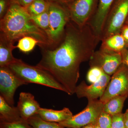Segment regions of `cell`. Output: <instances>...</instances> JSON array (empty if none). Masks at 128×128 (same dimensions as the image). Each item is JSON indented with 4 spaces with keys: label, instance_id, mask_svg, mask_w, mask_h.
Segmentation results:
<instances>
[{
    "label": "cell",
    "instance_id": "cell-21",
    "mask_svg": "<svg viewBox=\"0 0 128 128\" xmlns=\"http://www.w3.org/2000/svg\"><path fill=\"white\" fill-rule=\"evenodd\" d=\"M48 3L45 0H34L26 9L31 16L39 15L48 9Z\"/></svg>",
    "mask_w": 128,
    "mask_h": 128
},
{
    "label": "cell",
    "instance_id": "cell-35",
    "mask_svg": "<svg viewBox=\"0 0 128 128\" xmlns=\"http://www.w3.org/2000/svg\"><path fill=\"white\" fill-rule=\"evenodd\" d=\"M124 24H128V16H127V18H126V21H125V23H124Z\"/></svg>",
    "mask_w": 128,
    "mask_h": 128
},
{
    "label": "cell",
    "instance_id": "cell-12",
    "mask_svg": "<svg viewBox=\"0 0 128 128\" xmlns=\"http://www.w3.org/2000/svg\"><path fill=\"white\" fill-rule=\"evenodd\" d=\"M17 107L21 118L26 121L33 116L38 114L41 108L34 96L31 93L26 92L20 93Z\"/></svg>",
    "mask_w": 128,
    "mask_h": 128
},
{
    "label": "cell",
    "instance_id": "cell-22",
    "mask_svg": "<svg viewBox=\"0 0 128 128\" xmlns=\"http://www.w3.org/2000/svg\"><path fill=\"white\" fill-rule=\"evenodd\" d=\"M30 16L31 19L33 22L46 33L49 26V16L48 8L46 11L39 15H30Z\"/></svg>",
    "mask_w": 128,
    "mask_h": 128
},
{
    "label": "cell",
    "instance_id": "cell-17",
    "mask_svg": "<svg viewBox=\"0 0 128 128\" xmlns=\"http://www.w3.org/2000/svg\"><path fill=\"white\" fill-rule=\"evenodd\" d=\"M101 48L116 52L121 53L128 44L121 34L112 35L102 40Z\"/></svg>",
    "mask_w": 128,
    "mask_h": 128
},
{
    "label": "cell",
    "instance_id": "cell-9",
    "mask_svg": "<svg viewBox=\"0 0 128 128\" xmlns=\"http://www.w3.org/2000/svg\"><path fill=\"white\" fill-rule=\"evenodd\" d=\"M122 64L121 53L101 48L94 51L89 60L90 67H98L110 76L113 74Z\"/></svg>",
    "mask_w": 128,
    "mask_h": 128
},
{
    "label": "cell",
    "instance_id": "cell-31",
    "mask_svg": "<svg viewBox=\"0 0 128 128\" xmlns=\"http://www.w3.org/2000/svg\"><path fill=\"white\" fill-rule=\"evenodd\" d=\"M124 128H128V108L124 114Z\"/></svg>",
    "mask_w": 128,
    "mask_h": 128
},
{
    "label": "cell",
    "instance_id": "cell-10",
    "mask_svg": "<svg viewBox=\"0 0 128 128\" xmlns=\"http://www.w3.org/2000/svg\"><path fill=\"white\" fill-rule=\"evenodd\" d=\"M28 84L16 75L8 66L0 67V96L9 105L14 106V95L19 86Z\"/></svg>",
    "mask_w": 128,
    "mask_h": 128
},
{
    "label": "cell",
    "instance_id": "cell-20",
    "mask_svg": "<svg viewBox=\"0 0 128 128\" xmlns=\"http://www.w3.org/2000/svg\"><path fill=\"white\" fill-rule=\"evenodd\" d=\"M27 121L33 128H65L58 123L44 121L38 114L31 117Z\"/></svg>",
    "mask_w": 128,
    "mask_h": 128
},
{
    "label": "cell",
    "instance_id": "cell-28",
    "mask_svg": "<svg viewBox=\"0 0 128 128\" xmlns=\"http://www.w3.org/2000/svg\"><path fill=\"white\" fill-rule=\"evenodd\" d=\"M122 63L128 66V45L121 52Z\"/></svg>",
    "mask_w": 128,
    "mask_h": 128
},
{
    "label": "cell",
    "instance_id": "cell-18",
    "mask_svg": "<svg viewBox=\"0 0 128 128\" xmlns=\"http://www.w3.org/2000/svg\"><path fill=\"white\" fill-rule=\"evenodd\" d=\"M128 95L114 96L104 104L103 112L111 116L122 113L124 102Z\"/></svg>",
    "mask_w": 128,
    "mask_h": 128
},
{
    "label": "cell",
    "instance_id": "cell-29",
    "mask_svg": "<svg viewBox=\"0 0 128 128\" xmlns=\"http://www.w3.org/2000/svg\"><path fill=\"white\" fill-rule=\"evenodd\" d=\"M7 6V2L6 0H0V19L6 14V10Z\"/></svg>",
    "mask_w": 128,
    "mask_h": 128
},
{
    "label": "cell",
    "instance_id": "cell-15",
    "mask_svg": "<svg viewBox=\"0 0 128 128\" xmlns=\"http://www.w3.org/2000/svg\"><path fill=\"white\" fill-rule=\"evenodd\" d=\"M14 44L0 34V67L8 66L16 61L12 51L16 48Z\"/></svg>",
    "mask_w": 128,
    "mask_h": 128
},
{
    "label": "cell",
    "instance_id": "cell-5",
    "mask_svg": "<svg viewBox=\"0 0 128 128\" xmlns=\"http://www.w3.org/2000/svg\"><path fill=\"white\" fill-rule=\"evenodd\" d=\"M128 15V0H115L105 18L101 41L113 34L120 33Z\"/></svg>",
    "mask_w": 128,
    "mask_h": 128
},
{
    "label": "cell",
    "instance_id": "cell-16",
    "mask_svg": "<svg viewBox=\"0 0 128 128\" xmlns=\"http://www.w3.org/2000/svg\"><path fill=\"white\" fill-rule=\"evenodd\" d=\"M22 119L17 107L9 105L0 96V120L3 122H15Z\"/></svg>",
    "mask_w": 128,
    "mask_h": 128
},
{
    "label": "cell",
    "instance_id": "cell-34",
    "mask_svg": "<svg viewBox=\"0 0 128 128\" xmlns=\"http://www.w3.org/2000/svg\"><path fill=\"white\" fill-rule=\"evenodd\" d=\"M95 128H100V126H98V124H97V122L96 123V124H95Z\"/></svg>",
    "mask_w": 128,
    "mask_h": 128
},
{
    "label": "cell",
    "instance_id": "cell-24",
    "mask_svg": "<svg viewBox=\"0 0 128 128\" xmlns=\"http://www.w3.org/2000/svg\"><path fill=\"white\" fill-rule=\"evenodd\" d=\"M97 122L101 128H112V116L103 111L98 117Z\"/></svg>",
    "mask_w": 128,
    "mask_h": 128
},
{
    "label": "cell",
    "instance_id": "cell-6",
    "mask_svg": "<svg viewBox=\"0 0 128 128\" xmlns=\"http://www.w3.org/2000/svg\"><path fill=\"white\" fill-rule=\"evenodd\" d=\"M104 104L100 100H88L86 107L78 114L59 123L64 128H81L91 124H95L103 111Z\"/></svg>",
    "mask_w": 128,
    "mask_h": 128
},
{
    "label": "cell",
    "instance_id": "cell-30",
    "mask_svg": "<svg viewBox=\"0 0 128 128\" xmlns=\"http://www.w3.org/2000/svg\"><path fill=\"white\" fill-rule=\"evenodd\" d=\"M34 0H15L14 1L17 2L21 6L26 8Z\"/></svg>",
    "mask_w": 128,
    "mask_h": 128
},
{
    "label": "cell",
    "instance_id": "cell-26",
    "mask_svg": "<svg viewBox=\"0 0 128 128\" xmlns=\"http://www.w3.org/2000/svg\"><path fill=\"white\" fill-rule=\"evenodd\" d=\"M112 128H125L122 113L112 116Z\"/></svg>",
    "mask_w": 128,
    "mask_h": 128
},
{
    "label": "cell",
    "instance_id": "cell-32",
    "mask_svg": "<svg viewBox=\"0 0 128 128\" xmlns=\"http://www.w3.org/2000/svg\"><path fill=\"white\" fill-rule=\"evenodd\" d=\"M95 124H88V125H86V126H84V127L81 128H95Z\"/></svg>",
    "mask_w": 128,
    "mask_h": 128
},
{
    "label": "cell",
    "instance_id": "cell-13",
    "mask_svg": "<svg viewBox=\"0 0 128 128\" xmlns=\"http://www.w3.org/2000/svg\"><path fill=\"white\" fill-rule=\"evenodd\" d=\"M114 1L98 0V7L96 13L88 23L100 40L105 18Z\"/></svg>",
    "mask_w": 128,
    "mask_h": 128
},
{
    "label": "cell",
    "instance_id": "cell-25",
    "mask_svg": "<svg viewBox=\"0 0 128 128\" xmlns=\"http://www.w3.org/2000/svg\"><path fill=\"white\" fill-rule=\"evenodd\" d=\"M103 72L102 70L98 67H90L87 73L88 80L92 84L96 82L100 78Z\"/></svg>",
    "mask_w": 128,
    "mask_h": 128
},
{
    "label": "cell",
    "instance_id": "cell-19",
    "mask_svg": "<svg viewBox=\"0 0 128 128\" xmlns=\"http://www.w3.org/2000/svg\"><path fill=\"white\" fill-rule=\"evenodd\" d=\"M18 41L16 48L24 53L31 52L33 50L36 45H38L40 47L41 46V43L38 40L30 36L24 37Z\"/></svg>",
    "mask_w": 128,
    "mask_h": 128
},
{
    "label": "cell",
    "instance_id": "cell-36",
    "mask_svg": "<svg viewBox=\"0 0 128 128\" xmlns=\"http://www.w3.org/2000/svg\"><path fill=\"white\" fill-rule=\"evenodd\" d=\"M74 0H67L68 4H69V3H71V2H73Z\"/></svg>",
    "mask_w": 128,
    "mask_h": 128
},
{
    "label": "cell",
    "instance_id": "cell-2",
    "mask_svg": "<svg viewBox=\"0 0 128 128\" xmlns=\"http://www.w3.org/2000/svg\"><path fill=\"white\" fill-rule=\"evenodd\" d=\"M0 30L1 35L13 44L24 37L30 36L39 40L41 48L50 46L46 32L32 20L26 8L15 1L10 4L0 19Z\"/></svg>",
    "mask_w": 128,
    "mask_h": 128
},
{
    "label": "cell",
    "instance_id": "cell-3",
    "mask_svg": "<svg viewBox=\"0 0 128 128\" xmlns=\"http://www.w3.org/2000/svg\"><path fill=\"white\" fill-rule=\"evenodd\" d=\"M8 66L16 75L28 84L35 83L46 86L66 93L65 88L50 73L37 66L30 65L18 59Z\"/></svg>",
    "mask_w": 128,
    "mask_h": 128
},
{
    "label": "cell",
    "instance_id": "cell-4",
    "mask_svg": "<svg viewBox=\"0 0 128 128\" xmlns=\"http://www.w3.org/2000/svg\"><path fill=\"white\" fill-rule=\"evenodd\" d=\"M49 26L46 34L52 47L62 40L67 24L70 20L68 5L48 2Z\"/></svg>",
    "mask_w": 128,
    "mask_h": 128
},
{
    "label": "cell",
    "instance_id": "cell-1",
    "mask_svg": "<svg viewBox=\"0 0 128 128\" xmlns=\"http://www.w3.org/2000/svg\"><path fill=\"white\" fill-rule=\"evenodd\" d=\"M100 41L88 24L80 27L70 20L58 43L41 48L42 58L36 66L50 73L71 96L77 86L81 64L89 60Z\"/></svg>",
    "mask_w": 128,
    "mask_h": 128
},
{
    "label": "cell",
    "instance_id": "cell-23",
    "mask_svg": "<svg viewBox=\"0 0 128 128\" xmlns=\"http://www.w3.org/2000/svg\"><path fill=\"white\" fill-rule=\"evenodd\" d=\"M0 128H33L27 121L23 119L15 122L0 121Z\"/></svg>",
    "mask_w": 128,
    "mask_h": 128
},
{
    "label": "cell",
    "instance_id": "cell-33",
    "mask_svg": "<svg viewBox=\"0 0 128 128\" xmlns=\"http://www.w3.org/2000/svg\"><path fill=\"white\" fill-rule=\"evenodd\" d=\"M60 0V2H62V3L66 4H68L67 0Z\"/></svg>",
    "mask_w": 128,
    "mask_h": 128
},
{
    "label": "cell",
    "instance_id": "cell-27",
    "mask_svg": "<svg viewBox=\"0 0 128 128\" xmlns=\"http://www.w3.org/2000/svg\"><path fill=\"white\" fill-rule=\"evenodd\" d=\"M120 33L128 45V24H124L121 28Z\"/></svg>",
    "mask_w": 128,
    "mask_h": 128
},
{
    "label": "cell",
    "instance_id": "cell-8",
    "mask_svg": "<svg viewBox=\"0 0 128 128\" xmlns=\"http://www.w3.org/2000/svg\"><path fill=\"white\" fill-rule=\"evenodd\" d=\"M98 0H75L68 4L70 20L80 27L89 23L96 13Z\"/></svg>",
    "mask_w": 128,
    "mask_h": 128
},
{
    "label": "cell",
    "instance_id": "cell-7",
    "mask_svg": "<svg viewBox=\"0 0 128 128\" xmlns=\"http://www.w3.org/2000/svg\"><path fill=\"white\" fill-rule=\"evenodd\" d=\"M128 96V66L121 64L112 76L99 100L104 104L116 96Z\"/></svg>",
    "mask_w": 128,
    "mask_h": 128
},
{
    "label": "cell",
    "instance_id": "cell-11",
    "mask_svg": "<svg viewBox=\"0 0 128 128\" xmlns=\"http://www.w3.org/2000/svg\"><path fill=\"white\" fill-rule=\"evenodd\" d=\"M110 76L103 72L101 77L90 86L82 81L76 86L75 93L79 98H86L88 100H96L102 96L111 80Z\"/></svg>",
    "mask_w": 128,
    "mask_h": 128
},
{
    "label": "cell",
    "instance_id": "cell-14",
    "mask_svg": "<svg viewBox=\"0 0 128 128\" xmlns=\"http://www.w3.org/2000/svg\"><path fill=\"white\" fill-rule=\"evenodd\" d=\"M38 114L44 121L58 123L67 120L73 115L70 110L66 108L60 110L40 108Z\"/></svg>",
    "mask_w": 128,
    "mask_h": 128
}]
</instances>
